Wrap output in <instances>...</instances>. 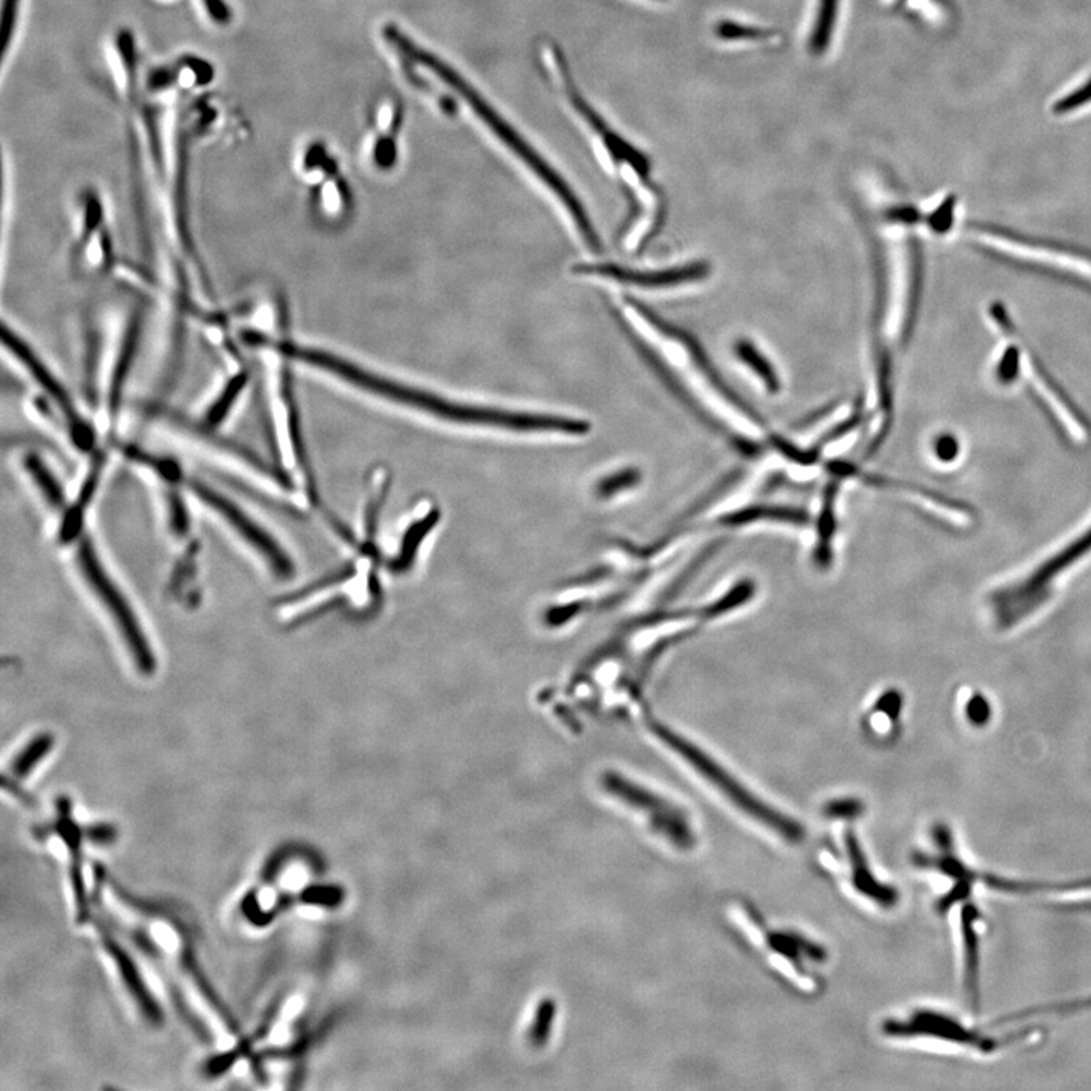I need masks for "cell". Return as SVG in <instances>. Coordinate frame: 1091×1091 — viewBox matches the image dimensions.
<instances>
[{"label":"cell","mask_w":1091,"mask_h":1091,"mask_svg":"<svg viewBox=\"0 0 1091 1091\" xmlns=\"http://www.w3.org/2000/svg\"><path fill=\"white\" fill-rule=\"evenodd\" d=\"M278 346L279 351L291 363L305 364L306 367L341 380L361 393L374 396L391 405L405 408L437 422L465 428L512 434H550V436L558 434L566 437L585 436L592 429V423L573 415L535 413V411L532 413L511 408L461 402L428 388L371 371L368 367L360 366L355 361L324 349L310 348L287 339L281 340Z\"/></svg>","instance_id":"cell-1"},{"label":"cell","mask_w":1091,"mask_h":1091,"mask_svg":"<svg viewBox=\"0 0 1091 1091\" xmlns=\"http://www.w3.org/2000/svg\"><path fill=\"white\" fill-rule=\"evenodd\" d=\"M611 304L620 324L708 421L747 445H755L766 438L763 422L731 391L726 390L698 346L686 334L664 324L650 310L625 294L613 299Z\"/></svg>","instance_id":"cell-2"},{"label":"cell","mask_w":1091,"mask_h":1091,"mask_svg":"<svg viewBox=\"0 0 1091 1091\" xmlns=\"http://www.w3.org/2000/svg\"><path fill=\"white\" fill-rule=\"evenodd\" d=\"M391 38L396 48L401 50L403 57L417 70L426 84L448 93L450 99L456 100L458 110L464 107L470 116H475L477 123L525 167L560 205L562 215L569 220L578 239L590 252L599 254L601 237L585 209L584 202L580 199L569 181L456 68L429 49L423 48L398 26L393 29Z\"/></svg>","instance_id":"cell-3"},{"label":"cell","mask_w":1091,"mask_h":1091,"mask_svg":"<svg viewBox=\"0 0 1091 1091\" xmlns=\"http://www.w3.org/2000/svg\"><path fill=\"white\" fill-rule=\"evenodd\" d=\"M87 507L77 504H65L53 512L58 522V538L61 545L72 550L73 561L84 584L99 602L105 615L110 617L112 628L118 632L131 662L143 675L154 674L157 669V658L149 637L145 632L140 617L132 608L130 599L105 566L99 550L87 531Z\"/></svg>","instance_id":"cell-4"},{"label":"cell","mask_w":1091,"mask_h":1091,"mask_svg":"<svg viewBox=\"0 0 1091 1091\" xmlns=\"http://www.w3.org/2000/svg\"><path fill=\"white\" fill-rule=\"evenodd\" d=\"M1089 553H1091V528L1050 560L1042 562L1034 572L990 593L987 604L996 627L1009 629L1034 615L1037 609L1043 607L1050 599L1054 581Z\"/></svg>","instance_id":"cell-5"},{"label":"cell","mask_w":1091,"mask_h":1091,"mask_svg":"<svg viewBox=\"0 0 1091 1091\" xmlns=\"http://www.w3.org/2000/svg\"><path fill=\"white\" fill-rule=\"evenodd\" d=\"M161 472L162 475L177 481L185 492L192 493L202 505L209 508V511L234 532L252 553L258 555L259 560L269 567L275 577L290 578L293 574V561L281 543L270 534L269 530L258 523V520L252 518L250 512L244 511L243 507L229 499L223 493L213 488L211 485L202 483L197 477L185 475L180 465L170 463V460L165 461Z\"/></svg>","instance_id":"cell-6"},{"label":"cell","mask_w":1091,"mask_h":1091,"mask_svg":"<svg viewBox=\"0 0 1091 1091\" xmlns=\"http://www.w3.org/2000/svg\"><path fill=\"white\" fill-rule=\"evenodd\" d=\"M655 728V732L658 734L659 739L667 747L674 749L678 755H681L698 774L702 775V778H705L712 786L716 787L736 809L743 811L753 821L766 826L767 829L778 834L780 838H784L788 843H801L805 838V831H803L801 823L796 822L795 819L788 817V815L780 813L779 810H775L774 807L761 801L759 796L751 793L740 780L734 778L717 761L710 759L701 749L689 743V741L677 736V734L671 732L670 729L658 725Z\"/></svg>","instance_id":"cell-7"},{"label":"cell","mask_w":1091,"mask_h":1091,"mask_svg":"<svg viewBox=\"0 0 1091 1091\" xmlns=\"http://www.w3.org/2000/svg\"><path fill=\"white\" fill-rule=\"evenodd\" d=\"M883 1032L892 1039H930L982 1054H993L1002 1047L1020 1042L1034 1031L1015 1029V1032L1009 1031L1004 1035L989 1034L984 1029L970 1027L947 1013L923 1008L904 1019L887 1020L883 1025Z\"/></svg>","instance_id":"cell-8"},{"label":"cell","mask_w":1091,"mask_h":1091,"mask_svg":"<svg viewBox=\"0 0 1091 1091\" xmlns=\"http://www.w3.org/2000/svg\"><path fill=\"white\" fill-rule=\"evenodd\" d=\"M299 172L310 189V208L318 223L339 228L348 223L353 211L352 189L339 159L322 142L306 145Z\"/></svg>","instance_id":"cell-9"},{"label":"cell","mask_w":1091,"mask_h":1091,"mask_svg":"<svg viewBox=\"0 0 1091 1091\" xmlns=\"http://www.w3.org/2000/svg\"><path fill=\"white\" fill-rule=\"evenodd\" d=\"M70 264L76 278L84 281H95L114 266V246L105 205L93 189L83 190L77 197Z\"/></svg>","instance_id":"cell-10"},{"label":"cell","mask_w":1091,"mask_h":1091,"mask_svg":"<svg viewBox=\"0 0 1091 1091\" xmlns=\"http://www.w3.org/2000/svg\"><path fill=\"white\" fill-rule=\"evenodd\" d=\"M602 787L632 809L642 811L651 828L675 848L690 850L696 845L689 815L677 803L613 772L602 776Z\"/></svg>","instance_id":"cell-11"},{"label":"cell","mask_w":1091,"mask_h":1091,"mask_svg":"<svg viewBox=\"0 0 1091 1091\" xmlns=\"http://www.w3.org/2000/svg\"><path fill=\"white\" fill-rule=\"evenodd\" d=\"M405 107L393 93H380L367 116V165L376 173H393L401 165Z\"/></svg>","instance_id":"cell-12"},{"label":"cell","mask_w":1091,"mask_h":1091,"mask_svg":"<svg viewBox=\"0 0 1091 1091\" xmlns=\"http://www.w3.org/2000/svg\"><path fill=\"white\" fill-rule=\"evenodd\" d=\"M572 274L582 278L622 283L634 289L664 290L702 281L708 277L710 267L705 263H691L671 269L639 270L613 263L585 262L573 264Z\"/></svg>","instance_id":"cell-13"},{"label":"cell","mask_w":1091,"mask_h":1091,"mask_svg":"<svg viewBox=\"0 0 1091 1091\" xmlns=\"http://www.w3.org/2000/svg\"><path fill=\"white\" fill-rule=\"evenodd\" d=\"M981 925L980 908L965 900L960 910L962 980L974 1007L980 1004Z\"/></svg>","instance_id":"cell-14"},{"label":"cell","mask_w":1091,"mask_h":1091,"mask_svg":"<svg viewBox=\"0 0 1091 1091\" xmlns=\"http://www.w3.org/2000/svg\"><path fill=\"white\" fill-rule=\"evenodd\" d=\"M845 843L846 850H848L850 875H852L853 887H856L861 895H864L865 898L873 900L876 905H880V907H895L896 902L899 900V893L896 892L892 885L881 883V881L873 875L871 868H869L868 858H865L863 850H861L860 841L857 840L856 834H853L852 831L846 833Z\"/></svg>","instance_id":"cell-15"},{"label":"cell","mask_w":1091,"mask_h":1091,"mask_svg":"<svg viewBox=\"0 0 1091 1091\" xmlns=\"http://www.w3.org/2000/svg\"><path fill=\"white\" fill-rule=\"evenodd\" d=\"M251 374L246 367L240 368L235 374L229 375L228 379L225 380L223 386L220 387V391H217L215 398L205 405L204 411H202L201 422L197 425L204 426L209 431H215L219 428L221 423L227 421L231 411L234 410L237 403H239L240 398L244 391H246L247 386H250Z\"/></svg>","instance_id":"cell-16"},{"label":"cell","mask_w":1091,"mask_h":1091,"mask_svg":"<svg viewBox=\"0 0 1091 1091\" xmlns=\"http://www.w3.org/2000/svg\"><path fill=\"white\" fill-rule=\"evenodd\" d=\"M734 355L739 360L741 366L747 368L749 374L755 378L756 383L766 390L768 395H778L780 391V378L778 371L771 359L761 351L759 346L748 339L737 340L734 346Z\"/></svg>","instance_id":"cell-17"},{"label":"cell","mask_w":1091,"mask_h":1091,"mask_svg":"<svg viewBox=\"0 0 1091 1091\" xmlns=\"http://www.w3.org/2000/svg\"><path fill=\"white\" fill-rule=\"evenodd\" d=\"M838 7H840V0H819L814 29L811 33V50L814 53H823L828 50L834 28H836Z\"/></svg>","instance_id":"cell-18"},{"label":"cell","mask_w":1091,"mask_h":1091,"mask_svg":"<svg viewBox=\"0 0 1091 1091\" xmlns=\"http://www.w3.org/2000/svg\"><path fill=\"white\" fill-rule=\"evenodd\" d=\"M771 945L778 953L793 958V960L823 961L826 954L821 946L814 945L801 935L776 933L771 935Z\"/></svg>","instance_id":"cell-19"},{"label":"cell","mask_w":1091,"mask_h":1091,"mask_svg":"<svg viewBox=\"0 0 1091 1091\" xmlns=\"http://www.w3.org/2000/svg\"><path fill=\"white\" fill-rule=\"evenodd\" d=\"M52 744L53 739L50 736H38L37 739L29 741L11 763L14 779L26 778L37 767V764L48 755Z\"/></svg>","instance_id":"cell-20"},{"label":"cell","mask_w":1091,"mask_h":1091,"mask_svg":"<svg viewBox=\"0 0 1091 1091\" xmlns=\"http://www.w3.org/2000/svg\"><path fill=\"white\" fill-rule=\"evenodd\" d=\"M555 1011H557V1005H555L553 999H543L540 1002L537 1011H535L534 1023H532L530 1029V1037H528L534 1050L545 1046L547 1040H549Z\"/></svg>","instance_id":"cell-21"},{"label":"cell","mask_w":1091,"mask_h":1091,"mask_svg":"<svg viewBox=\"0 0 1091 1091\" xmlns=\"http://www.w3.org/2000/svg\"><path fill=\"white\" fill-rule=\"evenodd\" d=\"M776 518L779 520H791V522L803 523L805 520V514L802 511L790 510V508H752V510H744L741 512H736V514L726 518V523H731V525H740V523L752 522V519H766Z\"/></svg>","instance_id":"cell-22"},{"label":"cell","mask_w":1091,"mask_h":1091,"mask_svg":"<svg viewBox=\"0 0 1091 1091\" xmlns=\"http://www.w3.org/2000/svg\"><path fill=\"white\" fill-rule=\"evenodd\" d=\"M640 480H642V475H640L639 470L623 469L613 473V475L605 476L599 483V493L602 496L616 495V493L635 487Z\"/></svg>","instance_id":"cell-23"},{"label":"cell","mask_w":1091,"mask_h":1091,"mask_svg":"<svg viewBox=\"0 0 1091 1091\" xmlns=\"http://www.w3.org/2000/svg\"><path fill=\"white\" fill-rule=\"evenodd\" d=\"M21 2L22 0H3V52L10 50L11 41H13L15 34V26H17L19 13H21Z\"/></svg>","instance_id":"cell-24"},{"label":"cell","mask_w":1091,"mask_h":1091,"mask_svg":"<svg viewBox=\"0 0 1091 1091\" xmlns=\"http://www.w3.org/2000/svg\"><path fill=\"white\" fill-rule=\"evenodd\" d=\"M344 898V893L339 887H312L302 893V899L308 904L325 905V907H337Z\"/></svg>","instance_id":"cell-25"},{"label":"cell","mask_w":1091,"mask_h":1091,"mask_svg":"<svg viewBox=\"0 0 1091 1091\" xmlns=\"http://www.w3.org/2000/svg\"><path fill=\"white\" fill-rule=\"evenodd\" d=\"M863 810V803L856 801V799H843V801H834L828 803L825 809L826 815L831 817H856V815L861 813Z\"/></svg>","instance_id":"cell-26"},{"label":"cell","mask_w":1091,"mask_h":1091,"mask_svg":"<svg viewBox=\"0 0 1091 1091\" xmlns=\"http://www.w3.org/2000/svg\"><path fill=\"white\" fill-rule=\"evenodd\" d=\"M967 717L973 722V724L982 725L990 718V705L985 701V698L973 696L967 702Z\"/></svg>","instance_id":"cell-27"},{"label":"cell","mask_w":1091,"mask_h":1091,"mask_svg":"<svg viewBox=\"0 0 1091 1091\" xmlns=\"http://www.w3.org/2000/svg\"><path fill=\"white\" fill-rule=\"evenodd\" d=\"M205 8H207L209 15H211L215 21L227 22L229 17L228 8L225 5L223 0H202Z\"/></svg>","instance_id":"cell-28"},{"label":"cell","mask_w":1091,"mask_h":1091,"mask_svg":"<svg viewBox=\"0 0 1091 1091\" xmlns=\"http://www.w3.org/2000/svg\"><path fill=\"white\" fill-rule=\"evenodd\" d=\"M935 452H937V456L942 460L950 461L957 456V445H955L953 438H942V440H938L937 446H935Z\"/></svg>","instance_id":"cell-29"}]
</instances>
